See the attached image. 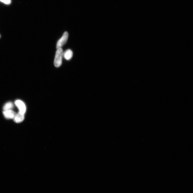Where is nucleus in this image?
<instances>
[{
  "instance_id": "nucleus-1",
  "label": "nucleus",
  "mask_w": 193,
  "mask_h": 193,
  "mask_svg": "<svg viewBox=\"0 0 193 193\" xmlns=\"http://www.w3.org/2000/svg\"><path fill=\"white\" fill-rule=\"evenodd\" d=\"M63 56V52L62 48H58L56 52L54 60V65L55 67H59L61 65Z\"/></svg>"
},
{
  "instance_id": "nucleus-2",
  "label": "nucleus",
  "mask_w": 193,
  "mask_h": 193,
  "mask_svg": "<svg viewBox=\"0 0 193 193\" xmlns=\"http://www.w3.org/2000/svg\"><path fill=\"white\" fill-rule=\"evenodd\" d=\"M68 37V34L67 32H65L63 34L61 38L58 41L57 44L56 48H61L67 42Z\"/></svg>"
},
{
  "instance_id": "nucleus-3",
  "label": "nucleus",
  "mask_w": 193,
  "mask_h": 193,
  "mask_svg": "<svg viewBox=\"0 0 193 193\" xmlns=\"http://www.w3.org/2000/svg\"><path fill=\"white\" fill-rule=\"evenodd\" d=\"M15 104L19 109V112L24 115L25 112H26V107L23 102L21 100H17L15 101Z\"/></svg>"
},
{
  "instance_id": "nucleus-4",
  "label": "nucleus",
  "mask_w": 193,
  "mask_h": 193,
  "mask_svg": "<svg viewBox=\"0 0 193 193\" xmlns=\"http://www.w3.org/2000/svg\"><path fill=\"white\" fill-rule=\"evenodd\" d=\"M3 113L5 117L7 119H13L16 115V113L12 110L4 111Z\"/></svg>"
},
{
  "instance_id": "nucleus-5",
  "label": "nucleus",
  "mask_w": 193,
  "mask_h": 193,
  "mask_svg": "<svg viewBox=\"0 0 193 193\" xmlns=\"http://www.w3.org/2000/svg\"><path fill=\"white\" fill-rule=\"evenodd\" d=\"M13 119L15 123H21L22 121H23L24 120V114L19 112L18 113L16 114Z\"/></svg>"
},
{
  "instance_id": "nucleus-6",
  "label": "nucleus",
  "mask_w": 193,
  "mask_h": 193,
  "mask_svg": "<svg viewBox=\"0 0 193 193\" xmlns=\"http://www.w3.org/2000/svg\"><path fill=\"white\" fill-rule=\"evenodd\" d=\"M73 52L70 50H68L63 53V57L67 60H70L72 57Z\"/></svg>"
},
{
  "instance_id": "nucleus-7",
  "label": "nucleus",
  "mask_w": 193,
  "mask_h": 193,
  "mask_svg": "<svg viewBox=\"0 0 193 193\" xmlns=\"http://www.w3.org/2000/svg\"><path fill=\"white\" fill-rule=\"evenodd\" d=\"M13 107V104L11 102H8L3 107L4 111H7L9 110H12V109Z\"/></svg>"
},
{
  "instance_id": "nucleus-8",
  "label": "nucleus",
  "mask_w": 193,
  "mask_h": 193,
  "mask_svg": "<svg viewBox=\"0 0 193 193\" xmlns=\"http://www.w3.org/2000/svg\"><path fill=\"white\" fill-rule=\"evenodd\" d=\"M0 1L6 4H9L11 3V0H0Z\"/></svg>"
},
{
  "instance_id": "nucleus-9",
  "label": "nucleus",
  "mask_w": 193,
  "mask_h": 193,
  "mask_svg": "<svg viewBox=\"0 0 193 193\" xmlns=\"http://www.w3.org/2000/svg\"><path fill=\"white\" fill-rule=\"evenodd\" d=\"M1 35H0V38H1Z\"/></svg>"
}]
</instances>
